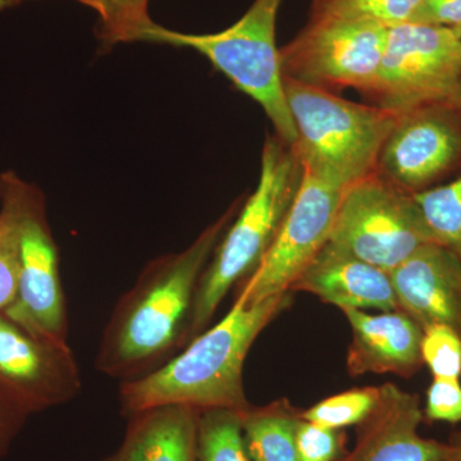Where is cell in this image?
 I'll return each instance as SVG.
<instances>
[{
  "label": "cell",
  "instance_id": "cell-6",
  "mask_svg": "<svg viewBox=\"0 0 461 461\" xmlns=\"http://www.w3.org/2000/svg\"><path fill=\"white\" fill-rule=\"evenodd\" d=\"M0 215L16 236L18 290L5 314L38 338L67 344L68 318L59 254L44 194L16 173L0 175Z\"/></svg>",
  "mask_w": 461,
  "mask_h": 461
},
{
  "label": "cell",
  "instance_id": "cell-19",
  "mask_svg": "<svg viewBox=\"0 0 461 461\" xmlns=\"http://www.w3.org/2000/svg\"><path fill=\"white\" fill-rule=\"evenodd\" d=\"M196 461H253L245 444L241 411L223 408L200 411Z\"/></svg>",
  "mask_w": 461,
  "mask_h": 461
},
{
  "label": "cell",
  "instance_id": "cell-1",
  "mask_svg": "<svg viewBox=\"0 0 461 461\" xmlns=\"http://www.w3.org/2000/svg\"><path fill=\"white\" fill-rule=\"evenodd\" d=\"M235 214L232 205L189 248L145 267L103 332L96 355L100 373L122 381L140 377L189 342L200 278Z\"/></svg>",
  "mask_w": 461,
  "mask_h": 461
},
{
  "label": "cell",
  "instance_id": "cell-34",
  "mask_svg": "<svg viewBox=\"0 0 461 461\" xmlns=\"http://www.w3.org/2000/svg\"><path fill=\"white\" fill-rule=\"evenodd\" d=\"M103 461H108V459L103 460Z\"/></svg>",
  "mask_w": 461,
  "mask_h": 461
},
{
  "label": "cell",
  "instance_id": "cell-25",
  "mask_svg": "<svg viewBox=\"0 0 461 461\" xmlns=\"http://www.w3.org/2000/svg\"><path fill=\"white\" fill-rule=\"evenodd\" d=\"M296 447L297 461H336L348 451L344 430L323 429L304 420L297 427Z\"/></svg>",
  "mask_w": 461,
  "mask_h": 461
},
{
  "label": "cell",
  "instance_id": "cell-26",
  "mask_svg": "<svg viewBox=\"0 0 461 461\" xmlns=\"http://www.w3.org/2000/svg\"><path fill=\"white\" fill-rule=\"evenodd\" d=\"M424 418L429 421L461 423V384L457 378H433L427 391Z\"/></svg>",
  "mask_w": 461,
  "mask_h": 461
},
{
  "label": "cell",
  "instance_id": "cell-10",
  "mask_svg": "<svg viewBox=\"0 0 461 461\" xmlns=\"http://www.w3.org/2000/svg\"><path fill=\"white\" fill-rule=\"evenodd\" d=\"M348 187L304 169L277 238L240 290L247 305L290 291L291 284L329 241Z\"/></svg>",
  "mask_w": 461,
  "mask_h": 461
},
{
  "label": "cell",
  "instance_id": "cell-32",
  "mask_svg": "<svg viewBox=\"0 0 461 461\" xmlns=\"http://www.w3.org/2000/svg\"><path fill=\"white\" fill-rule=\"evenodd\" d=\"M455 104H456V107L459 108V111L461 112V80L459 89H457L456 102H455Z\"/></svg>",
  "mask_w": 461,
  "mask_h": 461
},
{
  "label": "cell",
  "instance_id": "cell-2",
  "mask_svg": "<svg viewBox=\"0 0 461 461\" xmlns=\"http://www.w3.org/2000/svg\"><path fill=\"white\" fill-rule=\"evenodd\" d=\"M290 304V291L253 305L236 297L226 317L191 339L180 354L147 375L122 381V411L131 417L162 405L245 411L250 406L242 377L249 350L262 330Z\"/></svg>",
  "mask_w": 461,
  "mask_h": 461
},
{
  "label": "cell",
  "instance_id": "cell-7",
  "mask_svg": "<svg viewBox=\"0 0 461 461\" xmlns=\"http://www.w3.org/2000/svg\"><path fill=\"white\" fill-rule=\"evenodd\" d=\"M327 242L393 272L418 249L437 241L412 194L377 171L345 191Z\"/></svg>",
  "mask_w": 461,
  "mask_h": 461
},
{
  "label": "cell",
  "instance_id": "cell-23",
  "mask_svg": "<svg viewBox=\"0 0 461 461\" xmlns=\"http://www.w3.org/2000/svg\"><path fill=\"white\" fill-rule=\"evenodd\" d=\"M379 387L355 388L327 397L300 412L302 420L323 429H344L362 423L378 402Z\"/></svg>",
  "mask_w": 461,
  "mask_h": 461
},
{
  "label": "cell",
  "instance_id": "cell-18",
  "mask_svg": "<svg viewBox=\"0 0 461 461\" xmlns=\"http://www.w3.org/2000/svg\"><path fill=\"white\" fill-rule=\"evenodd\" d=\"M300 411L286 399L241 411L242 430L253 461H297Z\"/></svg>",
  "mask_w": 461,
  "mask_h": 461
},
{
  "label": "cell",
  "instance_id": "cell-21",
  "mask_svg": "<svg viewBox=\"0 0 461 461\" xmlns=\"http://www.w3.org/2000/svg\"><path fill=\"white\" fill-rule=\"evenodd\" d=\"M433 238L461 258V175L445 186L412 194Z\"/></svg>",
  "mask_w": 461,
  "mask_h": 461
},
{
  "label": "cell",
  "instance_id": "cell-15",
  "mask_svg": "<svg viewBox=\"0 0 461 461\" xmlns=\"http://www.w3.org/2000/svg\"><path fill=\"white\" fill-rule=\"evenodd\" d=\"M290 291L313 294L339 309L399 311L390 272L326 242L300 272Z\"/></svg>",
  "mask_w": 461,
  "mask_h": 461
},
{
  "label": "cell",
  "instance_id": "cell-9",
  "mask_svg": "<svg viewBox=\"0 0 461 461\" xmlns=\"http://www.w3.org/2000/svg\"><path fill=\"white\" fill-rule=\"evenodd\" d=\"M388 27L368 21L311 20L281 50L284 77L368 93L386 47Z\"/></svg>",
  "mask_w": 461,
  "mask_h": 461
},
{
  "label": "cell",
  "instance_id": "cell-33",
  "mask_svg": "<svg viewBox=\"0 0 461 461\" xmlns=\"http://www.w3.org/2000/svg\"><path fill=\"white\" fill-rule=\"evenodd\" d=\"M454 32L457 33V35L461 38V26L456 27V29H454Z\"/></svg>",
  "mask_w": 461,
  "mask_h": 461
},
{
  "label": "cell",
  "instance_id": "cell-28",
  "mask_svg": "<svg viewBox=\"0 0 461 461\" xmlns=\"http://www.w3.org/2000/svg\"><path fill=\"white\" fill-rule=\"evenodd\" d=\"M412 23L456 29L461 26V0H421Z\"/></svg>",
  "mask_w": 461,
  "mask_h": 461
},
{
  "label": "cell",
  "instance_id": "cell-16",
  "mask_svg": "<svg viewBox=\"0 0 461 461\" xmlns=\"http://www.w3.org/2000/svg\"><path fill=\"white\" fill-rule=\"evenodd\" d=\"M353 330L348 351L351 375L393 373L409 378L421 366L423 330L402 311L368 314L359 309H342Z\"/></svg>",
  "mask_w": 461,
  "mask_h": 461
},
{
  "label": "cell",
  "instance_id": "cell-30",
  "mask_svg": "<svg viewBox=\"0 0 461 461\" xmlns=\"http://www.w3.org/2000/svg\"><path fill=\"white\" fill-rule=\"evenodd\" d=\"M447 450H446L444 461H461V430L451 437L450 442H447Z\"/></svg>",
  "mask_w": 461,
  "mask_h": 461
},
{
  "label": "cell",
  "instance_id": "cell-5",
  "mask_svg": "<svg viewBox=\"0 0 461 461\" xmlns=\"http://www.w3.org/2000/svg\"><path fill=\"white\" fill-rule=\"evenodd\" d=\"M282 0H256L238 23L215 33H184L153 23L141 41L190 48L204 56L242 93L256 100L278 138L293 148L296 129L288 109L276 21Z\"/></svg>",
  "mask_w": 461,
  "mask_h": 461
},
{
  "label": "cell",
  "instance_id": "cell-31",
  "mask_svg": "<svg viewBox=\"0 0 461 461\" xmlns=\"http://www.w3.org/2000/svg\"><path fill=\"white\" fill-rule=\"evenodd\" d=\"M23 2H27V0H0V9L16 7Z\"/></svg>",
  "mask_w": 461,
  "mask_h": 461
},
{
  "label": "cell",
  "instance_id": "cell-3",
  "mask_svg": "<svg viewBox=\"0 0 461 461\" xmlns=\"http://www.w3.org/2000/svg\"><path fill=\"white\" fill-rule=\"evenodd\" d=\"M303 175L304 168L294 149L278 136H268L264 142L257 189L236 222L224 232L200 278L189 342L204 332L230 287L248 273L251 275L272 247L300 189Z\"/></svg>",
  "mask_w": 461,
  "mask_h": 461
},
{
  "label": "cell",
  "instance_id": "cell-29",
  "mask_svg": "<svg viewBox=\"0 0 461 461\" xmlns=\"http://www.w3.org/2000/svg\"><path fill=\"white\" fill-rule=\"evenodd\" d=\"M26 418L27 414L0 391V455L5 453Z\"/></svg>",
  "mask_w": 461,
  "mask_h": 461
},
{
  "label": "cell",
  "instance_id": "cell-12",
  "mask_svg": "<svg viewBox=\"0 0 461 461\" xmlns=\"http://www.w3.org/2000/svg\"><path fill=\"white\" fill-rule=\"evenodd\" d=\"M81 375L68 345L32 335L0 313V391L25 414L71 402Z\"/></svg>",
  "mask_w": 461,
  "mask_h": 461
},
{
  "label": "cell",
  "instance_id": "cell-13",
  "mask_svg": "<svg viewBox=\"0 0 461 461\" xmlns=\"http://www.w3.org/2000/svg\"><path fill=\"white\" fill-rule=\"evenodd\" d=\"M399 311L421 330L447 327L461 339V258L430 242L390 272Z\"/></svg>",
  "mask_w": 461,
  "mask_h": 461
},
{
  "label": "cell",
  "instance_id": "cell-22",
  "mask_svg": "<svg viewBox=\"0 0 461 461\" xmlns=\"http://www.w3.org/2000/svg\"><path fill=\"white\" fill-rule=\"evenodd\" d=\"M98 14L99 36L109 45L141 41L153 21L149 0H77Z\"/></svg>",
  "mask_w": 461,
  "mask_h": 461
},
{
  "label": "cell",
  "instance_id": "cell-8",
  "mask_svg": "<svg viewBox=\"0 0 461 461\" xmlns=\"http://www.w3.org/2000/svg\"><path fill=\"white\" fill-rule=\"evenodd\" d=\"M461 38L454 29L405 23L388 27L386 47L368 95L396 114L456 102ZM456 105V104H455Z\"/></svg>",
  "mask_w": 461,
  "mask_h": 461
},
{
  "label": "cell",
  "instance_id": "cell-17",
  "mask_svg": "<svg viewBox=\"0 0 461 461\" xmlns=\"http://www.w3.org/2000/svg\"><path fill=\"white\" fill-rule=\"evenodd\" d=\"M200 411L162 405L136 412L122 446L108 461H196Z\"/></svg>",
  "mask_w": 461,
  "mask_h": 461
},
{
  "label": "cell",
  "instance_id": "cell-27",
  "mask_svg": "<svg viewBox=\"0 0 461 461\" xmlns=\"http://www.w3.org/2000/svg\"><path fill=\"white\" fill-rule=\"evenodd\" d=\"M18 290L17 242L11 224L0 215V313L14 304Z\"/></svg>",
  "mask_w": 461,
  "mask_h": 461
},
{
  "label": "cell",
  "instance_id": "cell-20",
  "mask_svg": "<svg viewBox=\"0 0 461 461\" xmlns=\"http://www.w3.org/2000/svg\"><path fill=\"white\" fill-rule=\"evenodd\" d=\"M421 0H312L311 20L368 21L387 27L412 23Z\"/></svg>",
  "mask_w": 461,
  "mask_h": 461
},
{
  "label": "cell",
  "instance_id": "cell-24",
  "mask_svg": "<svg viewBox=\"0 0 461 461\" xmlns=\"http://www.w3.org/2000/svg\"><path fill=\"white\" fill-rule=\"evenodd\" d=\"M420 348L433 378L461 377V339L453 330L439 324L423 330Z\"/></svg>",
  "mask_w": 461,
  "mask_h": 461
},
{
  "label": "cell",
  "instance_id": "cell-11",
  "mask_svg": "<svg viewBox=\"0 0 461 461\" xmlns=\"http://www.w3.org/2000/svg\"><path fill=\"white\" fill-rule=\"evenodd\" d=\"M461 162V112L450 103L397 115L377 171L409 194L424 191Z\"/></svg>",
  "mask_w": 461,
  "mask_h": 461
},
{
  "label": "cell",
  "instance_id": "cell-14",
  "mask_svg": "<svg viewBox=\"0 0 461 461\" xmlns=\"http://www.w3.org/2000/svg\"><path fill=\"white\" fill-rule=\"evenodd\" d=\"M423 418L420 397L384 384L375 409L357 424L354 447L336 461H444L447 445L418 432Z\"/></svg>",
  "mask_w": 461,
  "mask_h": 461
},
{
  "label": "cell",
  "instance_id": "cell-4",
  "mask_svg": "<svg viewBox=\"0 0 461 461\" xmlns=\"http://www.w3.org/2000/svg\"><path fill=\"white\" fill-rule=\"evenodd\" d=\"M285 93L296 129L293 149L303 168L345 187L377 172L379 154L399 114L286 77Z\"/></svg>",
  "mask_w": 461,
  "mask_h": 461
}]
</instances>
